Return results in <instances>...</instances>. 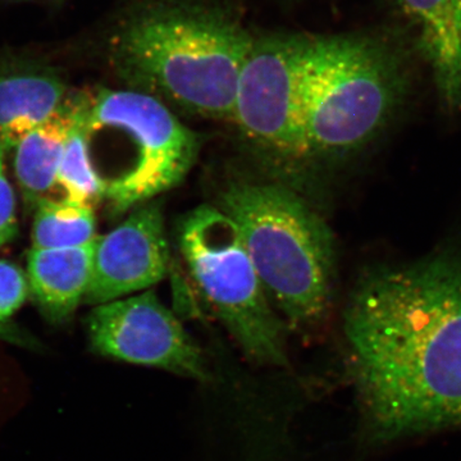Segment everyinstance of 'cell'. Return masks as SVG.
I'll return each mask as SVG.
<instances>
[{"label": "cell", "mask_w": 461, "mask_h": 461, "mask_svg": "<svg viewBox=\"0 0 461 461\" xmlns=\"http://www.w3.org/2000/svg\"><path fill=\"white\" fill-rule=\"evenodd\" d=\"M344 329L373 439L461 427V240L364 278Z\"/></svg>", "instance_id": "cell-1"}, {"label": "cell", "mask_w": 461, "mask_h": 461, "mask_svg": "<svg viewBox=\"0 0 461 461\" xmlns=\"http://www.w3.org/2000/svg\"><path fill=\"white\" fill-rule=\"evenodd\" d=\"M71 95L65 78L41 60L0 57V144L5 151L47 122Z\"/></svg>", "instance_id": "cell-10"}, {"label": "cell", "mask_w": 461, "mask_h": 461, "mask_svg": "<svg viewBox=\"0 0 461 461\" xmlns=\"http://www.w3.org/2000/svg\"><path fill=\"white\" fill-rule=\"evenodd\" d=\"M21 2H33V0H0V3H21Z\"/></svg>", "instance_id": "cell-18"}, {"label": "cell", "mask_w": 461, "mask_h": 461, "mask_svg": "<svg viewBox=\"0 0 461 461\" xmlns=\"http://www.w3.org/2000/svg\"><path fill=\"white\" fill-rule=\"evenodd\" d=\"M56 187L63 194V199L90 208H95L104 200V189L94 171L89 156L85 124V91H80L77 118L66 142L65 153L58 169Z\"/></svg>", "instance_id": "cell-15"}, {"label": "cell", "mask_w": 461, "mask_h": 461, "mask_svg": "<svg viewBox=\"0 0 461 461\" xmlns=\"http://www.w3.org/2000/svg\"><path fill=\"white\" fill-rule=\"evenodd\" d=\"M85 124L91 165L112 217L178 186L202 145L165 103L135 90L85 91Z\"/></svg>", "instance_id": "cell-5"}, {"label": "cell", "mask_w": 461, "mask_h": 461, "mask_svg": "<svg viewBox=\"0 0 461 461\" xmlns=\"http://www.w3.org/2000/svg\"><path fill=\"white\" fill-rule=\"evenodd\" d=\"M94 208L67 199H45L33 211L32 249L83 247L96 239Z\"/></svg>", "instance_id": "cell-14"}, {"label": "cell", "mask_w": 461, "mask_h": 461, "mask_svg": "<svg viewBox=\"0 0 461 461\" xmlns=\"http://www.w3.org/2000/svg\"><path fill=\"white\" fill-rule=\"evenodd\" d=\"M253 41L235 12L213 0H149L121 18L105 50L126 89L173 112L230 122Z\"/></svg>", "instance_id": "cell-2"}, {"label": "cell", "mask_w": 461, "mask_h": 461, "mask_svg": "<svg viewBox=\"0 0 461 461\" xmlns=\"http://www.w3.org/2000/svg\"><path fill=\"white\" fill-rule=\"evenodd\" d=\"M91 351L120 362L208 381V360L177 315L147 290L94 306L85 321Z\"/></svg>", "instance_id": "cell-8"}, {"label": "cell", "mask_w": 461, "mask_h": 461, "mask_svg": "<svg viewBox=\"0 0 461 461\" xmlns=\"http://www.w3.org/2000/svg\"><path fill=\"white\" fill-rule=\"evenodd\" d=\"M448 111L461 109V0H397Z\"/></svg>", "instance_id": "cell-11"}, {"label": "cell", "mask_w": 461, "mask_h": 461, "mask_svg": "<svg viewBox=\"0 0 461 461\" xmlns=\"http://www.w3.org/2000/svg\"><path fill=\"white\" fill-rule=\"evenodd\" d=\"M311 44L305 33L254 36L230 120L249 150L285 184L312 165L304 131Z\"/></svg>", "instance_id": "cell-7"}, {"label": "cell", "mask_w": 461, "mask_h": 461, "mask_svg": "<svg viewBox=\"0 0 461 461\" xmlns=\"http://www.w3.org/2000/svg\"><path fill=\"white\" fill-rule=\"evenodd\" d=\"M235 224L269 302L287 327L311 329L329 315L335 240L291 185L230 181L218 204Z\"/></svg>", "instance_id": "cell-4"}, {"label": "cell", "mask_w": 461, "mask_h": 461, "mask_svg": "<svg viewBox=\"0 0 461 461\" xmlns=\"http://www.w3.org/2000/svg\"><path fill=\"white\" fill-rule=\"evenodd\" d=\"M5 153L0 144V250L14 241L18 233L16 196L5 172Z\"/></svg>", "instance_id": "cell-17"}, {"label": "cell", "mask_w": 461, "mask_h": 461, "mask_svg": "<svg viewBox=\"0 0 461 461\" xmlns=\"http://www.w3.org/2000/svg\"><path fill=\"white\" fill-rule=\"evenodd\" d=\"M95 244L96 239L83 247L30 251L26 275L30 293L50 323H67L84 302L93 271Z\"/></svg>", "instance_id": "cell-12"}, {"label": "cell", "mask_w": 461, "mask_h": 461, "mask_svg": "<svg viewBox=\"0 0 461 461\" xmlns=\"http://www.w3.org/2000/svg\"><path fill=\"white\" fill-rule=\"evenodd\" d=\"M80 107V93H71L62 108L47 122L36 127L17 145L14 173L27 212L50 199L57 186V175L66 142Z\"/></svg>", "instance_id": "cell-13"}, {"label": "cell", "mask_w": 461, "mask_h": 461, "mask_svg": "<svg viewBox=\"0 0 461 461\" xmlns=\"http://www.w3.org/2000/svg\"><path fill=\"white\" fill-rule=\"evenodd\" d=\"M176 236L196 288L245 357L259 366H286V323L232 221L217 206L200 205L181 218Z\"/></svg>", "instance_id": "cell-6"}, {"label": "cell", "mask_w": 461, "mask_h": 461, "mask_svg": "<svg viewBox=\"0 0 461 461\" xmlns=\"http://www.w3.org/2000/svg\"><path fill=\"white\" fill-rule=\"evenodd\" d=\"M30 288L26 273L9 260L0 259V335L9 333V321L25 304Z\"/></svg>", "instance_id": "cell-16"}, {"label": "cell", "mask_w": 461, "mask_h": 461, "mask_svg": "<svg viewBox=\"0 0 461 461\" xmlns=\"http://www.w3.org/2000/svg\"><path fill=\"white\" fill-rule=\"evenodd\" d=\"M414 51L391 30L312 36L304 93L312 163L348 156L387 126L411 89Z\"/></svg>", "instance_id": "cell-3"}, {"label": "cell", "mask_w": 461, "mask_h": 461, "mask_svg": "<svg viewBox=\"0 0 461 461\" xmlns=\"http://www.w3.org/2000/svg\"><path fill=\"white\" fill-rule=\"evenodd\" d=\"M169 260L162 202L154 199L132 209L120 226L96 238L84 304H107L150 290L165 278Z\"/></svg>", "instance_id": "cell-9"}]
</instances>
